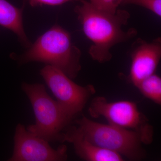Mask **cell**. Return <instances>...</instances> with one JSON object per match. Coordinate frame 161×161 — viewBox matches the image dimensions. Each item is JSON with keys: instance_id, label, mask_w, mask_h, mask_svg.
Returning <instances> with one entry per match:
<instances>
[{"instance_id": "1", "label": "cell", "mask_w": 161, "mask_h": 161, "mask_svg": "<svg viewBox=\"0 0 161 161\" xmlns=\"http://www.w3.org/2000/svg\"><path fill=\"white\" fill-rule=\"evenodd\" d=\"M81 5L75 7V12L82 25L86 36L92 43L89 53L99 63L109 61L111 48L118 43L131 40L137 35L134 28L124 31L123 26L130 17L126 10L117 9L114 14L96 9L90 2L80 0Z\"/></svg>"}, {"instance_id": "2", "label": "cell", "mask_w": 161, "mask_h": 161, "mask_svg": "<svg viewBox=\"0 0 161 161\" xmlns=\"http://www.w3.org/2000/svg\"><path fill=\"white\" fill-rule=\"evenodd\" d=\"M12 59L19 64L31 62L46 64L58 69L71 79L81 69V52L72 42L68 31L58 24L41 35L22 54L12 53Z\"/></svg>"}, {"instance_id": "3", "label": "cell", "mask_w": 161, "mask_h": 161, "mask_svg": "<svg viewBox=\"0 0 161 161\" xmlns=\"http://www.w3.org/2000/svg\"><path fill=\"white\" fill-rule=\"evenodd\" d=\"M22 89L31 103L36 117V123L26 130L47 142H64L65 127L71 120L57 101L52 99L42 84L23 82Z\"/></svg>"}, {"instance_id": "4", "label": "cell", "mask_w": 161, "mask_h": 161, "mask_svg": "<svg viewBox=\"0 0 161 161\" xmlns=\"http://www.w3.org/2000/svg\"><path fill=\"white\" fill-rule=\"evenodd\" d=\"M78 127L75 131L88 142L117 153L130 159L138 160L145 155L142 143L143 138L138 132L104 125L83 116L76 121Z\"/></svg>"}, {"instance_id": "5", "label": "cell", "mask_w": 161, "mask_h": 161, "mask_svg": "<svg viewBox=\"0 0 161 161\" xmlns=\"http://www.w3.org/2000/svg\"><path fill=\"white\" fill-rule=\"evenodd\" d=\"M89 112L94 118L102 116L110 125L138 132L142 136L145 144L152 142V127L147 122L136 104L132 102H109L103 97H97L92 100Z\"/></svg>"}, {"instance_id": "6", "label": "cell", "mask_w": 161, "mask_h": 161, "mask_svg": "<svg viewBox=\"0 0 161 161\" xmlns=\"http://www.w3.org/2000/svg\"><path fill=\"white\" fill-rule=\"evenodd\" d=\"M40 75L60 108L71 120L81 112L89 98L95 92L93 86L78 85L63 72L51 65L46 64L40 70Z\"/></svg>"}, {"instance_id": "7", "label": "cell", "mask_w": 161, "mask_h": 161, "mask_svg": "<svg viewBox=\"0 0 161 161\" xmlns=\"http://www.w3.org/2000/svg\"><path fill=\"white\" fill-rule=\"evenodd\" d=\"M67 158L64 145L52 148L47 141L34 135L19 124L15 129L14 149L9 161H61Z\"/></svg>"}, {"instance_id": "8", "label": "cell", "mask_w": 161, "mask_h": 161, "mask_svg": "<svg viewBox=\"0 0 161 161\" xmlns=\"http://www.w3.org/2000/svg\"><path fill=\"white\" fill-rule=\"evenodd\" d=\"M133 44L130 78L136 86L155 73L161 57V38L151 43L138 39Z\"/></svg>"}, {"instance_id": "9", "label": "cell", "mask_w": 161, "mask_h": 161, "mask_svg": "<svg viewBox=\"0 0 161 161\" xmlns=\"http://www.w3.org/2000/svg\"><path fill=\"white\" fill-rule=\"evenodd\" d=\"M64 141L74 144L77 155L88 161H121L122 156L88 142L75 131L74 127L64 133Z\"/></svg>"}, {"instance_id": "10", "label": "cell", "mask_w": 161, "mask_h": 161, "mask_svg": "<svg viewBox=\"0 0 161 161\" xmlns=\"http://www.w3.org/2000/svg\"><path fill=\"white\" fill-rule=\"evenodd\" d=\"M24 7V5L18 8L6 0H0V26L12 31L16 35L21 45L28 48L32 43L27 37L23 25Z\"/></svg>"}, {"instance_id": "11", "label": "cell", "mask_w": 161, "mask_h": 161, "mask_svg": "<svg viewBox=\"0 0 161 161\" xmlns=\"http://www.w3.org/2000/svg\"><path fill=\"white\" fill-rule=\"evenodd\" d=\"M145 97L156 103H161V79L155 74L144 78L135 86Z\"/></svg>"}, {"instance_id": "12", "label": "cell", "mask_w": 161, "mask_h": 161, "mask_svg": "<svg viewBox=\"0 0 161 161\" xmlns=\"http://www.w3.org/2000/svg\"><path fill=\"white\" fill-rule=\"evenodd\" d=\"M121 4L138 5L161 16V0H122Z\"/></svg>"}, {"instance_id": "13", "label": "cell", "mask_w": 161, "mask_h": 161, "mask_svg": "<svg viewBox=\"0 0 161 161\" xmlns=\"http://www.w3.org/2000/svg\"><path fill=\"white\" fill-rule=\"evenodd\" d=\"M122 0H91L90 3L96 9L108 13L114 14L117 10V7L121 4Z\"/></svg>"}, {"instance_id": "14", "label": "cell", "mask_w": 161, "mask_h": 161, "mask_svg": "<svg viewBox=\"0 0 161 161\" xmlns=\"http://www.w3.org/2000/svg\"><path fill=\"white\" fill-rule=\"evenodd\" d=\"M80 0H28L29 4L32 7L38 6H60L68 2Z\"/></svg>"}]
</instances>
